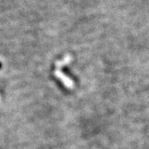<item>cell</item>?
<instances>
[{
	"label": "cell",
	"instance_id": "1",
	"mask_svg": "<svg viewBox=\"0 0 149 149\" xmlns=\"http://www.w3.org/2000/svg\"><path fill=\"white\" fill-rule=\"evenodd\" d=\"M1 66H2V65H1V63H0V68H1Z\"/></svg>",
	"mask_w": 149,
	"mask_h": 149
}]
</instances>
